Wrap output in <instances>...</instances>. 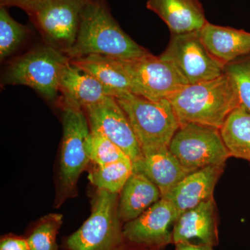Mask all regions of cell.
<instances>
[{
  "mask_svg": "<svg viewBox=\"0 0 250 250\" xmlns=\"http://www.w3.org/2000/svg\"><path fill=\"white\" fill-rule=\"evenodd\" d=\"M149 53L122 29L106 0H90L81 14L76 41L65 55L73 59L100 54L128 60Z\"/></svg>",
  "mask_w": 250,
  "mask_h": 250,
  "instance_id": "cell-1",
  "label": "cell"
},
{
  "mask_svg": "<svg viewBox=\"0 0 250 250\" xmlns=\"http://www.w3.org/2000/svg\"><path fill=\"white\" fill-rule=\"evenodd\" d=\"M169 100L180 125L191 123L218 129L240 106L235 85L225 72L214 80L186 85Z\"/></svg>",
  "mask_w": 250,
  "mask_h": 250,
  "instance_id": "cell-2",
  "label": "cell"
},
{
  "mask_svg": "<svg viewBox=\"0 0 250 250\" xmlns=\"http://www.w3.org/2000/svg\"><path fill=\"white\" fill-rule=\"evenodd\" d=\"M174 245L197 239L200 243L214 247L218 243L214 198L200 204L182 213L172 231Z\"/></svg>",
  "mask_w": 250,
  "mask_h": 250,
  "instance_id": "cell-14",
  "label": "cell"
},
{
  "mask_svg": "<svg viewBox=\"0 0 250 250\" xmlns=\"http://www.w3.org/2000/svg\"><path fill=\"white\" fill-rule=\"evenodd\" d=\"M220 130L231 156L250 162V113L240 106L228 117Z\"/></svg>",
  "mask_w": 250,
  "mask_h": 250,
  "instance_id": "cell-21",
  "label": "cell"
},
{
  "mask_svg": "<svg viewBox=\"0 0 250 250\" xmlns=\"http://www.w3.org/2000/svg\"><path fill=\"white\" fill-rule=\"evenodd\" d=\"M0 250H30L27 238L16 236L1 238Z\"/></svg>",
  "mask_w": 250,
  "mask_h": 250,
  "instance_id": "cell-27",
  "label": "cell"
},
{
  "mask_svg": "<svg viewBox=\"0 0 250 250\" xmlns=\"http://www.w3.org/2000/svg\"><path fill=\"white\" fill-rule=\"evenodd\" d=\"M90 0H41L27 13L46 45L66 54L76 41L81 14Z\"/></svg>",
  "mask_w": 250,
  "mask_h": 250,
  "instance_id": "cell-8",
  "label": "cell"
},
{
  "mask_svg": "<svg viewBox=\"0 0 250 250\" xmlns=\"http://www.w3.org/2000/svg\"><path fill=\"white\" fill-rule=\"evenodd\" d=\"M133 172V163L129 159L108 165L96 166L89 172L88 179L98 189L119 194Z\"/></svg>",
  "mask_w": 250,
  "mask_h": 250,
  "instance_id": "cell-22",
  "label": "cell"
},
{
  "mask_svg": "<svg viewBox=\"0 0 250 250\" xmlns=\"http://www.w3.org/2000/svg\"><path fill=\"white\" fill-rule=\"evenodd\" d=\"M143 156L133 163L134 172L144 174L159 188L162 197L188 174L168 147L143 149Z\"/></svg>",
  "mask_w": 250,
  "mask_h": 250,
  "instance_id": "cell-15",
  "label": "cell"
},
{
  "mask_svg": "<svg viewBox=\"0 0 250 250\" xmlns=\"http://www.w3.org/2000/svg\"><path fill=\"white\" fill-rule=\"evenodd\" d=\"M159 57L170 62L188 85L214 80L225 74L226 65L208 52L200 31L171 34L168 45Z\"/></svg>",
  "mask_w": 250,
  "mask_h": 250,
  "instance_id": "cell-9",
  "label": "cell"
},
{
  "mask_svg": "<svg viewBox=\"0 0 250 250\" xmlns=\"http://www.w3.org/2000/svg\"><path fill=\"white\" fill-rule=\"evenodd\" d=\"M225 167L208 166L191 172L163 197L173 206L177 218L184 212L213 198L215 186Z\"/></svg>",
  "mask_w": 250,
  "mask_h": 250,
  "instance_id": "cell-13",
  "label": "cell"
},
{
  "mask_svg": "<svg viewBox=\"0 0 250 250\" xmlns=\"http://www.w3.org/2000/svg\"><path fill=\"white\" fill-rule=\"evenodd\" d=\"M115 98L129 119L142 150L169 147L180 126L170 100L152 101L132 93Z\"/></svg>",
  "mask_w": 250,
  "mask_h": 250,
  "instance_id": "cell-3",
  "label": "cell"
},
{
  "mask_svg": "<svg viewBox=\"0 0 250 250\" xmlns=\"http://www.w3.org/2000/svg\"><path fill=\"white\" fill-rule=\"evenodd\" d=\"M70 60L72 64L88 72L114 92L116 98L132 93L129 77L118 59L100 54H90Z\"/></svg>",
  "mask_w": 250,
  "mask_h": 250,
  "instance_id": "cell-20",
  "label": "cell"
},
{
  "mask_svg": "<svg viewBox=\"0 0 250 250\" xmlns=\"http://www.w3.org/2000/svg\"><path fill=\"white\" fill-rule=\"evenodd\" d=\"M84 110L90 129H96L118 146L132 163L143 156L131 123L114 97L108 96Z\"/></svg>",
  "mask_w": 250,
  "mask_h": 250,
  "instance_id": "cell-11",
  "label": "cell"
},
{
  "mask_svg": "<svg viewBox=\"0 0 250 250\" xmlns=\"http://www.w3.org/2000/svg\"><path fill=\"white\" fill-rule=\"evenodd\" d=\"M59 93L62 103L84 108L116 94L93 75L68 62L61 77Z\"/></svg>",
  "mask_w": 250,
  "mask_h": 250,
  "instance_id": "cell-16",
  "label": "cell"
},
{
  "mask_svg": "<svg viewBox=\"0 0 250 250\" xmlns=\"http://www.w3.org/2000/svg\"><path fill=\"white\" fill-rule=\"evenodd\" d=\"M146 6L166 23L171 34L199 31L208 22L200 0H147Z\"/></svg>",
  "mask_w": 250,
  "mask_h": 250,
  "instance_id": "cell-17",
  "label": "cell"
},
{
  "mask_svg": "<svg viewBox=\"0 0 250 250\" xmlns=\"http://www.w3.org/2000/svg\"><path fill=\"white\" fill-rule=\"evenodd\" d=\"M27 27L15 21L4 6H0V59L9 57L22 43Z\"/></svg>",
  "mask_w": 250,
  "mask_h": 250,
  "instance_id": "cell-24",
  "label": "cell"
},
{
  "mask_svg": "<svg viewBox=\"0 0 250 250\" xmlns=\"http://www.w3.org/2000/svg\"><path fill=\"white\" fill-rule=\"evenodd\" d=\"M41 0H0V6L6 8L16 6L28 13Z\"/></svg>",
  "mask_w": 250,
  "mask_h": 250,
  "instance_id": "cell-28",
  "label": "cell"
},
{
  "mask_svg": "<svg viewBox=\"0 0 250 250\" xmlns=\"http://www.w3.org/2000/svg\"><path fill=\"white\" fill-rule=\"evenodd\" d=\"M118 194L98 189L92 200L91 214L67 238L68 250H116L123 244L118 215Z\"/></svg>",
  "mask_w": 250,
  "mask_h": 250,
  "instance_id": "cell-6",
  "label": "cell"
},
{
  "mask_svg": "<svg viewBox=\"0 0 250 250\" xmlns=\"http://www.w3.org/2000/svg\"><path fill=\"white\" fill-rule=\"evenodd\" d=\"M69 62L70 59L58 49L40 46L13 62L5 72L3 82L27 85L54 101L59 93L62 71Z\"/></svg>",
  "mask_w": 250,
  "mask_h": 250,
  "instance_id": "cell-5",
  "label": "cell"
},
{
  "mask_svg": "<svg viewBox=\"0 0 250 250\" xmlns=\"http://www.w3.org/2000/svg\"><path fill=\"white\" fill-rule=\"evenodd\" d=\"M116 250H131L129 248H128L127 247L123 246V244H122L119 248H117Z\"/></svg>",
  "mask_w": 250,
  "mask_h": 250,
  "instance_id": "cell-30",
  "label": "cell"
},
{
  "mask_svg": "<svg viewBox=\"0 0 250 250\" xmlns=\"http://www.w3.org/2000/svg\"><path fill=\"white\" fill-rule=\"evenodd\" d=\"M162 198L159 188L144 174L133 172L121 192L118 215L122 222L137 218Z\"/></svg>",
  "mask_w": 250,
  "mask_h": 250,
  "instance_id": "cell-19",
  "label": "cell"
},
{
  "mask_svg": "<svg viewBox=\"0 0 250 250\" xmlns=\"http://www.w3.org/2000/svg\"><path fill=\"white\" fill-rule=\"evenodd\" d=\"M62 224V214L42 217L27 238L30 250H59L57 236Z\"/></svg>",
  "mask_w": 250,
  "mask_h": 250,
  "instance_id": "cell-23",
  "label": "cell"
},
{
  "mask_svg": "<svg viewBox=\"0 0 250 250\" xmlns=\"http://www.w3.org/2000/svg\"><path fill=\"white\" fill-rule=\"evenodd\" d=\"M225 72L235 85L240 106L250 113V54L226 65Z\"/></svg>",
  "mask_w": 250,
  "mask_h": 250,
  "instance_id": "cell-26",
  "label": "cell"
},
{
  "mask_svg": "<svg viewBox=\"0 0 250 250\" xmlns=\"http://www.w3.org/2000/svg\"><path fill=\"white\" fill-rule=\"evenodd\" d=\"M168 147L189 173L208 166H225L231 156L220 129L191 123L180 125Z\"/></svg>",
  "mask_w": 250,
  "mask_h": 250,
  "instance_id": "cell-7",
  "label": "cell"
},
{
  "mask_svg": "<svg viewBox=\"0 0 250 250\" xmlns=\"http://www.w3.org/2000/svg\"><path fill=\"white\" fill-rule=\"evenodd\" d=\"M177 219L173 206L162 197L137 218L125 224V241L136 246L161 248L172 243L170 227Z\"/></svg>",
  "mask_w": 250,
  "mask_h": 250,
  "instance_id": "cell-12",
  "label": "cell"
},
{
  "mask_svg": "<svg viewBox=\"0 0 250 250\" xmlns=\"http://www.w3.org/2000/svg\"><path fill=\"white\" fill-rule=\"evenodd\" d=\"M129 77L132 93L152 101L169 100L187 85L173 65L159 56L134 59H118Z\"/></svg>",
  "mask_w": 250,
  "mask_h": 250,
  "instance_id": "cell-10",
  "label": "cell"
},
{
  "mask_svg": "<svg viewBox=\"0 0 250 250\" xmlns=\"http://www.w3.org/2000/svg\"><path fill=\"white\" fill-rule=\"evenodd\" d=\"M206 47L225 65L250 54V32L207 23L200 31Z\"/></svg>",
  "mask_w": 250,
  "mask_h": 250,
  "instance_id": "cell-18",
  "label": "cell"
},
{
  "mask_svg": "<svg viewBox=\"0 0 250 250\" xmlns=\"http://www.w3.org/2000/svg\"><path fill=\"white\" fill-rule=\"evenodd\" d=\"M213 247L208 245L199 243L194 244L192 242H184L175 244L174 250H213Z\"/></svg>",
  "mask_w": 250,
  "mask_h": 250,
  "instance_id": "cell-29",
  "label": "cell"
},
{
  "mask_svg": "<svg viewBox=\"0 0 250 250\" xmlns=\"http://www.w3.org/2000/svg\"><path fill=\"white\" fill-rule=\"evenodd\" d=\"M90 157L97 166L129 159L121 148L96 129H90Z\"/></svg>",
  "mask_w": 250,
  "mask_h": 250,
  "instance_id": "cell-25",
  "label": "cell"
},
{
  "mask_svg": "<svg viewBox=\"0 0 250 250\" xmlns=\"http://www.w3.org/2000/svg\"><path fill=\"white\" fill-rule=\"evenodd\" d=\"M62 105L59 189L62 196L67 197L75 195L81 174L90 161V128L83 108L67 104Z\"/></svg>",
  "mask_w": 250,
  "mask_h": 250,
  "instance_id": "cell-4",
  "label": "cell"
}]
</instances>
